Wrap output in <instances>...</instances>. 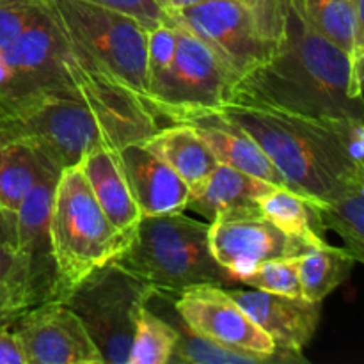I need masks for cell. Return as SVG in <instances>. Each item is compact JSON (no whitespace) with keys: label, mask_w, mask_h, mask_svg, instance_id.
<instances>
[{"label":"cell","mask_w":364,"mask_h":364,"mask_svg":"<svg viewBox=\"0 0 364 364\" xmlns=\"http://www.w3.org/2000/svg\"><path fill=\"white\" fill-rule=\"evenodd\" d=\"M231 103L308 117H363L350 87L348 55L287 0L284 39L269 60L235 84Z\"/></svg>","instance_id":"1"},{"label":"cell","mask_w":364,"mask_h":364,"mask_svg":"<svg viewBox=\"0 0 364 364\" xmlns=\"http://www.w3.org/2000/svg\"><path fill=\"white\" fill-rule=\"evenodd\" d=\"M244 128L283 176L287 188L316 203L329 201L364 176L341 149L329 117H308L263 107L228 103L219 110Z\"/></svg>","instance_id":"2"},{"label":"cell","mask_w":364,"mask_h":364,"mask_svg":"<svg viewBox=\"0 0 364 364\" xmlns=\"http://www.w3.org/2000/svg\"><path fill=\"white\" fill-rule=\"evenodd\" d=\"M112 262L162 294H181L198 284H240L210 252L208 224L183 212L141 217L130 242Z\"/></svg>","instance_id":"3"},{"label":"cell","mask_w":364,"mask_h":364,"mask_svg":"<svg viewBox=\"0 0 364 364\" xmlns=\"http://www.w3.org/2000/svg\"><path fill=\"white\" fill-rule=\"evenodd\" d=\"M50 237L55 259L52 301H63L87 274L116 258L132 235L119 231L107 219L84 173L75 166L63 171L55 183Z\"/></svg>","instance_id":"4"},{"label":"cell","mask_w":364,"mask_h":364,"mask_svg":"<svg viewBox=\"0 0 364 364\" xmlns=\"http://www.w3.org/2000/svg\"><path fill=\"white\" fill-rule=\"evenodd\" d=\"M64 38L148 105V31L130 16L85 2L46 0Z\"/></svg>","instance_id":"5"},{"label":"cell","mask_w":364,"mask_h":364,"mask_svg":"<svg viewBox=\"0 0 364 364\" xmlns=\"http://www.w3.org/2000/svg\"><path fill=\"white\" fill-rule=\"evenodd\" d=\"M155 291L110 259L75 284L63 302L82 320L103 364H128L135 322Z\"/></svg>","instance_id":"6"},{"label":"cell","mask_w":364,"mask_h":364,"mask_svg":"<svg viewBox=\"0 0 364 364\" xmlns=\"http://www.w3.org/2000/svg\"><path fill=\"white\" fill-rule=\"evenodd\" d=\"M64 45L50 6L45 16L0 45V114L46 96H77L64 66Z\"/></svg>","instance_id":"7"},{"label":"cell","mask_w":364,"mask_h":364,"mask_svg":"<svg viewBox=\"0 0 364 364\" xmlns=\"http://www.w3.org/2000/svg\"><path fill=\"white\" fill-rule=\"evenodd\" d=\"M0 132L25 142L59 173L105 142L92 112L77 96H46L0 114Z\"/></svg>","instance_id":"8"},{"label":"cell","mask_w":364,"mask_h":364,"mask_svg":"<svg viewBox=\"0 0 364 364\" xmlns=\"http://www.w3.org/2000/svg\"><path fill=\"white\" fill-rule=\"evenodd\" d=\"M166 23L176 32V48L169 71L148 96L149 110L173 123H191L219 112L231 103L237 82L192 32L169 16Z\"/></svg>","instance_id":"9"},{"label":"cell","mask_w":364,"mask_h":364,"mask_svg":"<svg viewBox=\"0 0 364 364\" xmlns=\"http://www.w3.org/2000/svg\"><path fill=\"white\" fill-rule=\"evenodd\" d=\"M64 41V66L71 84L95 116L107 146L121 149L127 144L144 142L159 130V117L141 98L100 70L73 43L66 38Z\"/></svg>","instance_id":"10"},{"label":"cell","mask_w":364,"mask_h":364,"mask_svg":"<svg viewBox=\"0 0 364 364\" xmlns=\"http://www.w3.org/2000/svg\"><path fill=\"white\" fill-rule=\"evenodd\" d=\"M167 16L205 43L235 82L279 48L263 38L249 11L237 0H203Z\"/></svg>","instance_id":"11"},{"label":"cell","mask_w":364,"mask_h":364,"mask_svg":"<svg viewBox=\"0 0 364 364\" xmlns=\"http://www.w3.org/2000/svg\"><path fill=\"white\" fill-rule=\"evenodd\" d=\"M210 223V252L215 262L235 274L237 279L262 263L295 258L313 247L279 230L258 205L224 210Z\"/></svg>","instance_id":"12"},{"label":"cell","mask_w":364,"mask_h":364,"mask_svg":"<svg viewBox=\"0 0 364 364\" xmlns=\"http://www.w3.org/2000/svg\"><path fill=\"white\" fill-rule=\"evenodd\" d=\"M11 329L27 364H103L82 320L63 301L32 306Z\"/></svg>","instance_id":"13"},{"label":"cell","mask_w":364,"mask_h":364,"mask_svg":"<svg viewBox=\"0 0 364 364\" xmlns=\"http://www.w3.org/2000/svg\"><path fill=\"white\" fill-rule=\"evenodd\" d=\"M173 308L194 333L231 350L274 354V341L219 284H198L178 294Z\"/></svg>","instance_id":"14"},{"label":"cell","mask_w":364,"mask_h":364,"mask_svg":"<svg viewBox=\"0 0 364 364\" xmlns=\"http://www.w3.org/2000/svg\"><path fill=\"white\" fill-rule=\"evenodd\" d=\"M59 173H46L21 201L14 219V244L23 259L34 304L52 301L55 290V259L50 237V212Z\"/></svg>","instance_id":"15"},{"label":"cell","mask_w":364,"mask_h":364,"mask_svg":"<svg viewBox=\"0 0 364 364\" xmlns=\"http://www.w3.org/2000/svg\"><path fill=\"white\" fill-rule=\"evenodd\" d=\"M224 290L279 350L302 354L318 329L322 302L269 294L255 288L244 290L237 287H224Z\"/></svg>","instance_id":"16"},{"label":"cell","mask_w":364,"mask_h":364,"mask_svg":"<svg viewBox=\"0 0 364 364\" xmlns=\"http://www.w3.org/2000/svg\"><path fill=\"white\" fill-rule=\"evenodd\" d=\"M117 155L142 217L181 213L187 210L191 198L188 185L141 142L123 146L117 149Z\"/></svg>","instance_id":"17"},{"label":"cell","mask_w":364,"mask_h":364,"mask_svg":"<svg viewBox=\"0 0 364 364\" xmlns=\"http://www.w3.org/2000/svg\"><path fill=\"white\" fill-rule=\"evenodd\" d=\"M78 167L107 219L123 233L134 235L142 215L132 196L117 149L102 142L80 160Z\"/></svg>","instance_id":"18"},{"label":"cell","mask_w":364,"mask_h":364,"mask_svg":"<svg viewBox=\"0 0 364 364\" xmlns=\"http://www.w3.org/2000/svg\"><path fill=\"white\" fill-rule=\"evenodd\" d=\"M188 124L198 130L219 164L251 174L276 187H287L281 173L259 148L258 142L244 128L224 117L223 114H210L191 121Z\"/></svg>","instance_id":"19"},{"label":"cell","mask_w":364,"mask_h":364,"mask_svg":"<svg viewBox=\"0 0 364 364\" xmlns=\"http://www.w3.org/2000/svg\"><path fill=\"white\" fill-rule=\"evenodd\" d=\"M141 144L167 164L188 185L191 192L201 187L219 164L198 130L188 123L159 128Z\"/></svg>","instance_id":"20"},{"label":"cell","mask_w":364,"mask_h":364,"mask_svg":"<svg viewBox=\"0 0 364 364\" xmlns=\"http://www.w3.org/2000/svg\"><path fill=\"white\" fill-rule=\"evenodd\" d=\"M276 185L267 183L259 178L233 169L224 164H217L205 183L191 192L187 208L201 213L212 220L217 213L235 206L258 205L262 198L272 192Z\"/></svg>","instance_id":"21"},{"label":"cell","mask_w":364,"mask_h":364,"mask_svg":"<svg viewBox=\"0 0 364 364\" xmlns=\"http://www.w3.org/2000/svg\"><path fill=\"white\" fill-rule=\"evenodd\" d=\"M50 171L59 173L25 142L0 132V212L13 228L21 201Z\"/></svg>","instance_id":"22"},{"label":"cell","mask_w":364,"mask_h":364,"mask_svg":"<svg viewBox=\"0 0 364 364\" xmlns=\"http://www.w3.org/2000/svg\"><path fill=\"white\" fill-rule=\"evenodd\" d=\"M166 318V316H164ZM169 320L178 331V343L174 347L169 363L174 364H283L306 363L302 354L288 350H277L274 354H249V352L231 350L219 343L199 336L174 311Z\"/></svg>","instance_id":"23"},{"label":"cell","mask_w":364,"mask_h":364,"mask_svg":"<svg viewBox=\"0 0 364 364\" xmlns=\"http://www.w3.org/2000/svg\"><path fill=\"white\" fill-rule=\"evenodd\" d=\"M258 206L279 230L290 237L299 238L313 247L327 244L326 228L318 217V203L313 199L287 187H276L265 198L259 199Z\"/></svg>","instance_id":"24"},{"label":"cell","mask_w":364,"mask_h":364,"mask_svg":"<svg viewBox=\"0 0 364 364\" xmlns=\"http://www.w3.org/2000/svg\"><path fill=\"white\" fill-rule=\"evenodd\" d=\"M318 217L326 231L343 240V249L355 262H364V176L348 181L329 201L318 203Z\"/></svg>","instance_id":"25"},{"label":"cell","mask_w":364,"mask_h":364,"mask_svg":"<svg viewBox=\"0 0 364 364\" xmlns=\"http://www.w3.org/2000/svg\"><path fill=\"white\" fill-rule=\"evenodd\" d=\"M355 263L358 262L345 249L329 244L316 245L302 252L297 256L302 297L322 302L350 276Z\"/></svg>","instance_id":"26"},{"label":"cell","mask_w":364,"mask_h":364,"mask_svg":"<svg viewBox=\"0 0 364 364\" xmlns=\"http://www.w3.org/2000/svg\"><path fill=\"white\" fill-rule=\"evenodd\" d=\"M176 343L173 323L146 304L135 322L128 364H167Z\"/></svg>","instance_id":"27"},{"label":"cell","mask_w":364,"mask_h":364,"mask_svg":"<svg viewBox=\"0 0 364 364\" xmlns=\"http://www.w3.org/2000/svg\"><path fill=\"white\" fill-rule=\"evenodd\" d=\"M302 11L309 23L331 43L340 46L347 55L352 52V13L350 0H291Z\"/></svg>","instance_id":"28"},{"label":"cell","mask_w":364,"mask_h":364,"mask_svg":"<svg viewBox=\"0 0 364 364\" xmlns=\"http://www.w3.org/2000/svg\"><path fill=\"white\" fill-rule=\"evenodd\" d=\"M238 283L255 288V290L269 291V294L302 297L297 256L295 258L270 259V262L262 263L249 272L238 276Z\"/></svg>","instance_id":"29"},{"label":"cell","mask_w":364,"mask_h":364,"mask_svg":"<svg viewBox=\"0 0 364 364\" xmlns=\"http://www.w3.org/2000/svg\"><path fill=\"white\" fill-rule=\"evenodd\" d=\"M176 48V32L173 25L162 23L148 31L146 43V73H148V96L155 91L169 71Z\"/></svg>","instance_id":"30"},{"label":"cell","mask_w":364,"mask_h":364,"mask_svg":"<svg viewBox=\"0 0 364 364\" xmlns=\"http://www.w3.org/2000/svg\"><path fill=\"white\" fill-rule=\"evenodd\" d=\"M249 11L263 38L279 46L287 28V0H237Z\"/></svg>","instance_id":"31"},{"label":"cell","mask_w":364,"mask_h":364,"mask_svg":"<svg viewBox=\"0 0 364 364\" xmlns=\"http://www.w3.org/2000/svg\"><path fill=\"white\" fill-rule=\"evenodd\" d=\"M46 11H48L46 0H28V2L0 0V45L13 39L28 25L45 16Z\"/></svg>","instance_id":"32"},{"label":"cell","mask_w":364,"mask_h":364,"mask_svg":"<svg viewBox=\"0 0 364 364\" xmlns=\"http://www.w3.org/2000/svg\"><path fill=\"white\" fill-rule=\"evenodd\" d=\"M32 306L36 304L28 290L27 272L23 265L9 283L0 288V329L13 327V323Z\"/></svg>","instance_id":"33"},{"label":"cell","mask_w":364,"mask_h":364,"mask_svg":"<svg viewBox=\"0 0 364 364\" xmlns=\"http://www.w3.org/2000/svg\"><path fill=\"white\" fill-rule=\"evenodd\" d=\"M85 2L96 4V6L130 16L146 31H151L167 21V11L155 0H85Z\"/></svg>","instance_id":"34"},{"label":"cell","mask_w":364,"mask_h":364,"mask_svg":"<svg viewBox=\"0 0 364 364\" xmlns=\"http://www.w3.org/2000/svg\"><path fill=\"white\" fill-rule=\"evenodd\" d=\"M0 364H27L20 341L11 327L0 329Z\"/></svg>","instance_id":"35"},{"label":"cell","mask_w":364,"mask_h":364,"mask_svg":"<svg viewBox=\"0 0 364 364\" xmlns=\"http://www.w3.org/2000/svg\"><path fill=\"white\" fill-rule=\"evenodd\" d=\"M21 267H23V259L16 252V247L9 244H0V288L9 283Z\"/></svg>","instance_id":"36"},{"label":"cell","mask_w":364,"mask_h":364,"mask_svg":"<svg viewBox=\"0 0 364 364\" xmlns=\"http://www.w3.org/2000/svg\"><path fill=\"white\" fill-rule=\"evenodd\" d=\"M0 244H9L16 247V244H14V228L2 212H0Z\"/></svg>","instance_id":"37"},{"label":"cell","mask_w":364,"mask_h":364,"mask_svg":"<svg viewBox=\"0 0 364 364\" xmlns=\"http://www.w3.org/2000/svg\"><path fill=\"white\" fill-rule=\"evenodd\" d=\"M203 2V0H167V13H178L181 9H187V7L196 6V4Z\"/></svg>","instance_id":"38"},{"label":"cell","mask_w":364,"mask_h":364,"mask_svg":"<svg viewBox=\"0 0 364 364\" xmlns=\"http://www.w3.org/2000/svg\"><path fill=\"white\" fill-rule=\"evenodd\" d=\"M155 2L160 4V6H162L164 9H166V7H167V0H155Z\"/></svg>","instance_id":"39"},{"label":"cell","mask_w":364,"mask_h":364,"mask_svg":"<svg viewBox=\"0 0 364 364\" xmlns=\"http://www.w3.org/2000/svg\"><path fill=\"white\" fill-rule=\"evenodd\" d=\"M13 2H28V0H13Z\"/></svg>","instance_id":"40"}]
</instances>
